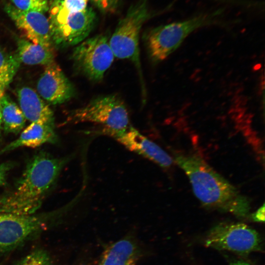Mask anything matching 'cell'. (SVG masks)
Wrapping results in <instances>:
<instances>
[{"mask_svg": "<svg viewBox=\"0 0 265 265\" xmlns=\"http://www.w3.org/2000/svg\"><path fill=\"white\" fill-rule=\"evenodd\" d=\"M70 206L69 204L60 210L41 214L0 212V255L14 250L41 233Z\"/></svg>", "mask_w": 265, "mask_h": 265, "instance_id": "obj_5", "label": "cell"}, {"mask_svg": "<svg viewBox=\"0 0 265 265\" xmlns=\"http://www.w3.org/2000/svg\"><path fill=\"white\" fill-rule=\"evenodd\" d=\"M207 246L246 255L261 248L259 234L241 223H221L213 227L206 237Z\"/></svg>", "mask_w": 265, "mask_h": 265, "instance_id": "obj_9", "label": "cell"}, {"mask_svg": "<svg viewBox=\"0 0 265 265\" xmlns=\"http://www.w3.org/2000/svg\"><path fill=\"white\" fill-rule=\"evenodd\" d=\"M37 89L40 96L53 105L65 102L75 93L72 83L55 62L46 65L38 80Z\"/></svg>", "mask_w": 265, "mask_h": 265, "instance_id": "obj_11", "label": "cell"}, {"mask_svg": "<svg viewBox=\"0 0 265 265\" xmlns=\"http://www.w3.org/2000/svg\"><path fill=\"white\" fill-rule=\"evenodd\" d=\"M17 9L23 11H37L44 13L49 10L47 0H10Z\"/></svg>", "mask_w": 265, "mask_h": 265, "instance_id": "obj_20", "label": "cell"}, {"mask_svg": "<svg viewBox=\"0 0 265 265\" xmlns=\"http://www.w3.org/2000/svg\"><path fill=\"white\" fill-rule=\"evenodd\" d=\"M21 62L28 65H47L54 62L53 49L28 40L20 38L17 40V53Z\"/></svg>", "mask_w": 265, "mask_h": 265, "instance_id": "obj_16", "label": "cell"}, {"mask_svg": "<svg viewBox=\"0 0 265 265\" xmlns=\"http://www.w3.org/2000/svg\"><path fill=\"white\" fill-rule=\"evenodd\" d=\"M69 119L75 123L90 122L102 126L106 135L124 131L130 125L128 110L115 95L97 97L84 106L73 110Z\"/></svg>", "mask_w": 265, "mask_h": 265, "instance_id": "obj_6", "label": "cell"}, {"mask_svg": "<svg viewBox=\"0 0 265 265\" xmlns=\"http://www.w3.org/2000/svg\"><path fill=\"white\" fill-rule=\"evenodd\" d=\"M71 59L76 69L88 80L100 82L115 57L108 38L98 35L83 40L74 49Z\"/></svg>", "mask_w": 265, "mask_h": 265, "instance_id": "obj_8", "label": "cell"}, {"mask_svg": "<svg viewBox=\"0 0 265 265\" xmlns=\"http://www.w3.org/2000/svg\"><path fill=\"white\" fill-rule=\"evenodd\" d=\"M175 161L187 175L194 195L204 206L238 217L248 214V199L201 158L176 155Z\"/></svg>", "mask_w": 265, "mask_h": 265, "instance_id": "obj_1", "label": "cell"}, {"mask_svg": "<svg viewBox=\"0 0 265 265\" xmlns=\"http://www.w3.org/2000/svg\"><path fill=\"white\" fill-rule=\"evenodd\" d=\"M14 265H53V261L47 250L39 248L32 250Z\"/></svg>", "mask_w": 265, "mask_h": 265, "instance_id": "obj_19", "label": "cell"}, {"mask_svg": "<svg viewBox=\"0 0 265 265\" xmlns=\"http://www.w3.org/2000/svg\"><path fill=\"white\" fill-rule=\"evenodd\" d=\"M230 265H250L249 264L242 261H236L232 262Z\"/></svg>", "mask_w": 265, "mask_h": 265, "instance_id": "obj_25", "label": "cell"}, {"mask_svg": "<svg viewBox=\"0 0 265 265\" xmlns=\"http://www.w3.org/2000/svg\"><path fill=\"white\" fill-rule=\"evenodd\" d=\"M11 166L10 163H8L0 164V186H3L6 184V174Z\"/></svg>", "mask_w": 265, "mask_h": 265, "instance_id": "obj_22", "label": "cell"}, {"mask_svg": "<svg viewBox=\"0 0 265 265\" xmlns=\"http://www.w3.org/2000/svg\"><path fill=\"white\" fill-rule=\"evenodd\" d=\"M150 17L148 0H139L129 9L119 22L109 40L115 57L128 59L135 66L144 91L139 48V33L142 25ZM145 92V91H144Z\"/></svg>", "mask_w": 265, "mask_h": 265, "instance_id": "obj_4", "label": "cell"}, {"mask_svg": "<svg viewBox=\"0 0 265 265\" xmlns=\"http://www.w3.org/2000/svg\"><path fill=\"white\" fill-rule=\"evenodd\" d=\"M20 109L26 119L32 123L54 126L53 112L36 92L28 87L21 88L18 92Z\"/></svg>", "mask_w": 265, "mask_h": 265, "instance_id": "obj_13", "label": "cell"}, {"mask_svg": "<svg viewBox=\"0 0 265 265\" xmlns=\"http://www.w3.org/2000/svg\"><path fill=\"white\" fill-rule=\"evenodd\" d=\"M137 258V251L134 243L123 239L105 251L100 265H135Z\"/></svg>", "mask_w": 265, "mask_h": 265, "instance_id": "obj_15", "label": "cell"}, {"mask_svg": "<svg viewBox=\"0 0 265 265\" xmlns=\"http://www.w3.org/2000/svg\"><path fill=\"white\" fill-rule=\"evenodd\" d=\"M54 158L40 152L29 161L15 190L4 196L0 212L20 215L34 214L56 182L61 171L74 156Z\"/></svg>", "mask_w": 265, "mask_h": 265, "instance_id": "obj_2", "label": "cell"}, {"mask_svg": "<svg viewBox=\"0 0 265 265\" xmlns=\"http://www.w3.org/2000/svg\"><path fill=\"white\" fill-rule=\"evenodd\" d=\"M251 218L255 222H264L265 221L264 204L251 215Z\"/></svg>", "mask_w": 265, "mask_h": 265, "instance_id": "obj_23", "label": "cell"}, {"mask_svg": "<svg viewBox=\"0 0 265 265\" xmlns=\"http://www.w3.org/2000/svg\"><path fill=\"white\" fill-rule=\"evenodd\" d=\"M1 120L5 132L17 133L24 128L26 118L21 109L7 95L0 99Z\"/></svg>", "mask_w": 265, "mask_h": 265, "instance_id": "obj_17", "label": "cell"}, {"mask_svg": "<svg viewBox=\"0 0 265 265\" xmlns=\"http://www.w3.org/2000/svg\"><path fill=\"white\" fill-rule=\"evenodd\" d=\"M4 9L28 41L53 49L49 22L44 13L21 11L9 3L5 4Z\"/></svg>", "mask_w": 265, "mask_h": 265, "instance_id": "obj_10", "label": "cell"}, {"mask_svg": "<svg viewBox=\"0 0 265 265\" xmlns=\"http://www.w3.org/2000/svg\"><path fill=\"white\" fill-rule=\"evenodd\" d=\"M10 82L8 81L2 75H0V90L3 92V90L8 86Z\"/></svg>", "mask_w": 265, "mask_h": 265, "instance_id": "obj_24", "label": "cell"}, {"mask_svg": "<svg viewBox=\"0 0 265 265\" xmlns=\"http://www.w3.org/2000/svg\"><path fill=\"white\" fill-rule=\"evenodd\" d=\"M218 12L201 15L182 21L157 26L148 31L144 42L149 58L154 63L165 59L191 32L214 23Z\"/></svg>", "mask_w": 265, "mask_h": 265, "instance_id": "obj_3", "label": "cell"}, {"mask_svg": "<svg viewBox=\"0 0 265 265\" xmlns=\"http://www.w3.org/2000/svg\"><path fill=\"white\" fill-rule=\"evenodd\" d=\"M53 46L65 48L77 45L94 28L96 15L90 7L76 13L49 12L48 18Z\"/></svg>", "mask_w": 265, "mask_h": 265, "instance_id": "obj_7", "label": "cell"}, {"mask_svg": "<svg viewBox=\"0 0 265 265\" xmlns=\"http://www.w3.org/2000/svg\"><path fill=\"white\" fill-rule=\"evenodd\" d=\"M112 136L131 151L167 168L173 164V159L160 146L142 135L131 126L126 130L112 133Z\"/></svg>", "mask_w": 265, "mask_h": 265, "instance_id": "obj_12", "label": "cell"}, {"mask_svg": "<svg viewBox=\"0 0 265 265\" xmlns=\"http://www.w3.org/2000/svg\"><path fill=\"white\" fill-rule=\"evenodd\" d=\"M57 135L54 126L32 122L16 140L0 150V155L20 147L35 148L46 143H55Z\"/></svg>", "mask_w": 265, "mask_h": 265, "instance_id": "obj_14", "label": "cell"}, {"mask_svg": "<svg viewBox=\"0 0 265 265\" xmlns=\"http://www.w3.org/2000/svg\"><path fill=\"white\" fill-rule=\"evenodd\" d=\"M20 63L21 61L17 53H8L0 48V75L10 82Z\"/></svg>", "mask_w": 265, "mask_h": 265, "instance_id": "obj_18", "label": "cell"}, {"mask_svg": "<svg viewBox=\"0 0 265 265\" xmlns=\"http://www.w3.org/2000/svg\"><path fill=\"white\" fill-rule=\"evenodd\" d=\"M95 5L104 13H111L116 9L117 0H91Z\"/></svg>", "mask_w": 265, "mask_h": 265, "instance_id": "obj_21", "label": "cell"}, {"mask_svg": "<svg viewBox=\"0 0 265 265\" xmlns=\"http://www.w3.org/2000/svg\"><path fill=\"white\" fill-rule=\"evenodd\" d=\"M4 199V196H0V210L2 206Z\"/></svg>", "mask_w": 265, "mask_h": 265, "instance_id": "obj_27", "label": "cell"}, {"mask_svg": "<svg viewBox=\"0 0 265 265\" xmlns=\"http://www.w3.org/2000/svg\"><path fill=\"white\" fill-rule=\"evenodd\" d=\"M3 92L0 90V128H1V124L2 122L1 120V108H0V99L1 96L3 95Z\"/></svg>", "mask_w": 265, "mask_h": 265, "instance_id": "obj_26", "label": "cell"}]
</instances>
